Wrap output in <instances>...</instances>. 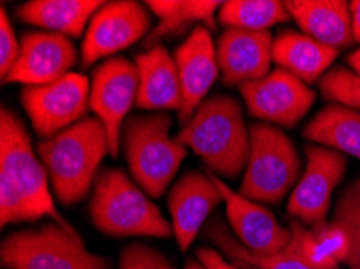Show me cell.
I'll use <instances>...</instances> for the list:
<instances>
[{
  "mask_svg": "<svg viewBox=\"0 0 360 269\" xmlns=\"http://www.w3.org/2000/svg\"><path fill=\"white\" fill-rule=\"evenodd\" d=\"M168 113L136 114L122 129L124 158L136 184L152 199H160L176 176L188 148L170 136Z\"/></svg>",
  "mask_w": 360,
  "mask_h": 269,
  "instance_id": "5b68a950",
  "label": "cell"
},
{
  "mask_svg": "<svg viewBox=\"0 0 360 269\" xmlns=\"http://www.w3.org/2000/svg\"><path fill=\"white\" fill-rule=\"evenodd\" d=\"M320 91L326 100L360 112V74L351 68L335 67L320 79Z\"/></svg>",
  "mask_w": 360,
  "mask_h": 269,
  "instance_id": "4316f807",
  "label": "cell"
},
{
  "mask_svg": "<svg viewBox=\"0 0 360 269\" xmlns=\"http://www.w3.org/2000/svg\"><path fill=\"white\" fill-rule=\"evenodd\" d=\"M347 63L354 73L360 74V48H357L356 52H352L351 55L347 57Z\"/></svg>",
  "mask_w": 360,
  "mask_h": 269,
  "instance_id": "1f68e13d",
  "label": "cell"
},
{
  "mask_svg": "<svg viewBox=\"0 0 360 269\" xmlns=\"http://www.w3.org/2000/svg\"><path fill=\"white\" fill-rule=\"evenodd\" d=\"M351 8V23H352V36L354 42H360V0L349 2Z\"/></svg>",
  "mask_w": 360,
  "mask_h": 269,
  "instance_id": "4dcf8cb0",
  "label": "cell"
},
{
  "mask_svg": "<svg viewBox=\"0 0 360 269\" xmlns=\"http://www.w3.org/2000/svg\"><path fill=\"white\" fill-rule=\"evenodd\" d=\"M304 137L314 144L360 160V112L331 103L310 119L304 128Z\"/></svg>",
  "mask_w": 360,
  "mask_h": 269,
  "instance_id": "603a6c76",
  "label": "cell"
},
{
  "mask_svg": "<svg viewBox=\"0 0 360 269\" xmlns=\"http://www.w3.org/2000/svg\"><path fill=\"white\" fill-rule=\"evenodd\" d=\"M150 16L143 4L134 0L105 2L92 16L81 47V68L133 46L149 36Z\"/></svg>",
  "mask_w": 360,
  "mask_h": 269,
  "instance_id": "8fae6325",
  "label": "cell"
},
{
  "mask_svg": "<svg viewBox=\"0 0 360 269\" xmlns=\"http://www.w3.org/2000/svg\"><path fill=\"white\" fill-rule=\"evenodd\" d=\"M205 235L212 244L220 250L221 255L230 258L234 265L241 268H255V269H341L340 268H319L312 265L304 255L297 239L291 235V242L285 250L278 254L262 255L245 249V247L233 237L230 230L223 224L218 216H214L207 223ZM292 234V232H291Z\"/></svg>",
  "mask_w": 360,
  "mask_h": 269,
  "instance_id": "7402d4cb",
  "label": "cell"
},
{
  "mask_svg": "<svg viewBox=\"0 0 360 269\" xmlns=\"http://www.w3.org/2000/svg\"><path fill=\"white\" fill-rule=\"evenodd\" d=\"M270 31L226 29L217 42V62L226 86L248 84L264 79L271 71Z\"/></svg>",
  "mask_w": 360,
  "mask_h": 269,
  "instance_id": "e0dca14e",
  "label": "cell"
},
{
  "mask_svg": "<svg viewBox=\"0 0 360 269\" xmlns=\"http://www.w3.org/2000/svg\"><path fill=\"white\" fill-rule=\"evenodd\" d=\"M223 2L215 0H193V2H172V0H150L146 2L150 12L159 18V25L146 37V47L152 48L159 46V42L167 36H174L186 31L195 23L204 25L207 29H217V8L220 10Z\"/></svg>",
  "mask_w": 360,
  "mask_h": 269,
  "instance_id": "cb8c5ba5",
  "label": "cell"
},
{
  "mask_svg": "<svg viewBox=\"0 0 360 269\" xmlns=\"http://www.w3.org/2000/svg\"><path fill=\"white\" fill-rule=\"evenodd\" d=\"M221 202L225 200L210 171H188L178 179L168 195V208L179 249L186 251L193 245L202 224Z\"/></svg>",
  "mask_w": 360,
  "mask_h": 269,
  "instance_id": "9a60e30c",
  "label": "cell"
},
{
  "mask_svg": "<svg viewBox=\"0 0 360 269\" xmlns=\"http://www.w3.org/2000/svg\"><path fill=\"white\" fill-rule=\"evenodd\" d=\"M340 51L291 29L281 31L274 39L271 57L278 68L288 71L305 84H312L328 73Z\"/></svg>",
  "mask_w": 360,
  "mask_h": 269,
  "instance_id": "ffe728a7",
  "label": "cell"
},
{
  "mask_svg": "<svg viewBox=\"0 0 360 269\" xmlns=\"http://www.w3.org/2000/svg\"><path fill=\"white\" fill-rule=\"evenodd\" d=\"M138 68L136 63L123 57L105 60L92 76L89 108L105 126L113 158L120 153L123 124L138 100Z\"/></svg>",
  "mask_w": 360,
  "mask_h": 269,
  "instance_id": "30bf717a",
  "label": "cell"
},
{
  "mask_svg": "<svg viewBox=\"0 0 360 269\" xmlns=\"http://www.w3.org/2000/svg\"><path fill=\"white\" fill-rule=\"evenodd\" d=\"M250 153L239 194L255 203L276 205L297 184L301 158L292 140L269 123L249 126Z\"/></svg>",
  "mask_w": 360,
  "mask_h": 269,
  "instance_id": "52a82bcc",
  "label": "cell"
},
{
  "mask_svg": "<svg viewBox=\"0 0 360 269\" xmlns=\"http://www.w3.org/2000/svg\"><path fill=\"white\" fill-rule=\"evenodd\" d=\"M78 60L75 44L68 36L49 31H30L21 37V53L15 68L4 82L25 86L52 84L72 73Z\"/></svg>",
  "mask_w": 360,
  "mask_h": 269,
  "instance_id": "4fadbf2b",
  "label": "cell"
},
{
  "mask_svg": "<svg viewBox=\"0 0 360 269\" xmlns=\"http://www.w3.org/2000/svg\"><path fill=\"white\" fill-rule=\"evenodd\" d=\"M139 73V92L136 105L149 112L183 108L181 82L174 58L165 47L159 46L139 53L134 60Z\"/></svg>",
  "mask_w": 360,
  "mask_h": 269,
  "instance_id": "ac0fdd59",
  "label": "cell"
},
{
  "mask_svg": "<svg viewBox=\"0 0 360 269\" xmlns=\"http://www.w3.org/2000/svg\"><path fill=\"white\" fill-rule=\"evenodd\" d=\"M288 12L302 29L331 48H346L354 44L351 8L345 0H291Z\"/></svg>",
  "mask_w": 360,
  "mask_h": 269,
  "instance_id": "d6986e66",
  "label": "cell"
},
{
  "mask_svg": "<svg viewBox=\"0 0 360 269\" xmlns=\"http://www.w3.org/2000/svg\"><path fill=\"white\" fill-rule=\"evenodd\" d=\"M44 216L65 229L73 226L60 215L49 190V174L32 150L25 123L12 110H0V224L37 221Z\"/></svg>",
  "mask_w": 360,
  "mask_h": 269,
  "instance_id": "6da1fadb",
  "label": "cell"
},
{
  "mask_svg": "<svg viewBox=\"0 0 360 269\" xmlns=\"http://www.w3.org/2000/svg\"><path fill=\"white\" fill-rule=\"evenodd\" d=\"M20 53L21 42L16 39L7 10L2 5V10H0V76H2V81L15 68V65L20 58Z\"/></svg>",
  "mask_w": 360,
  "mask_h": 269,
  "instance_id": "f1b7e54d",
  "label": "cell"
},
{
  "mask_svg": "<svg viewBox=\"0 0 360 269\" xmlns=\"http://www.w3.org/2000/svg\"><path fill=\"white\" fill-rule=\"evenodd\" d=\"M89 213L94 226L110 237L168 239L173 235L172 223L122 169L108 168L97 176Z\"/></svg>",
  "mask_w": 360,
  "mask_h": 269,
  "instance_id": "277c9868",
  "label": "cell"
},
{
  "mask_svg": "<svg viewBox=\"0 0 360 269\" xmlns=\"http://www.w3.org/2000/svg\"><path fill=\"white\" fill-rule=\"evenodd\" d=\"M89 96V81L72 71L52 84L25 86L20 100L36 133L49 139L86 118Z\"/></svg>",
  "mask_w": 360,
  "mask_h": 269,
  "instance_id": "ba28073f",
  "label": "cell"
},
{
  "mask_svg": "<svg viewBox=\"0 0 360 269\" xmlns=\"http://www.w3.org/2000/svg\"><path fill=\"white\" fill-rule=\"evenodd\" d=\"M184 269H205L200 265V261L195 258V260H188L186 265H184Z\"/></svg>",
  "mask_w": 360,
  "mask_h": 269,
  "instance_id": "d6a6232c",
  "label": "cell"
},
{
  "mask_svg": "<svg viewBox=\"0 0 360 269\" xmlns=\"http://www.w3.org/2000/svg\"><path fill=\"white\" fill-rule=\"evenodd\" d=\"M173 58L178 68L183 94V108L178 113V119L186 124L205 100V96L209 94L220 73L217 47L210 29L205 26L195 27L188 39L174 51Z\"/></svg>",
  "mask_w": 360,
  "mask_h": 269,
  "instance_id": "2e32d148",
  "label": "cell"
},
{
  "mask_svg": "<svg viewBox=\"0 0 360 269\" xmlns=\"http://www.w3.org/2000/svg\"><path fill=\"white\" fill-rule=\"evenodd\" d=\"M212 178L226 203V216L233 232L245 249L262 255L278 254L286 249L291 242V228L281 226L274 213L234 192L214 173Z\"/></svg>",
  "mask_w": 360,
  "mask_h": 269,
  "instance_id": "5bb4252c",
  "label": "cell"
},
{
  "mask_svg": "<svg viewBox=\"0 0 360 269\" xmlns=\"http://www.w3.org/2000/svg\"><path fill=\"white\" fill-rule=\"evenodd\" d=\"M195 258L205 269H244L238 265H233V263H228L220 251L210 249V247H199L195 250Z\"/></svg>",
  "mask_w": 360,
  "mask_h": 269,
  "instance_id": "f546056e",
  "label": "cell"
},
{
  "mask_svg": "<svg viewBox=\"0 0 360 269\" xmlns=\"http://www.w3.org/2000/svg\"><path fill=\"white\" fill-rule=\"evenodd\" d=\"M103 4L99 0H31L16 8V18L49 32L79 37Z\"/></svg>",
  "mask_w": 360,
  "mask_h": 269,
  "instance_id": "44dd1931",
  "label": "cell"
},
{
  "mask_svg": "<svg viewBox=\"0 0 360 269\" xmlns=\"http://www.w3.org/2000/svg\"><path fill=\"white\" fill-rule=\"evenodd\" d=\"M53 194L62 205L84 199L97 179L103 157L110 153L108 134L97 117H86L37 144Z\"/></svg>",
  "mask_w": 360,
  "mask_h": 269,
  "instance_id": "3957f363",
  "label": "cell"
},
{
  "mask_svg": "<svg viewBox=\"0 0 360 269\" xmlns=\"http://www.w3.org/2000/svg\"><path fill=\"white\" fill-rule=\"evenodd\" d=\"M250 117L269 124L292 128L307 114L315 92L296 76L276 68L264 79L239 87Z\"/></svg>",
  "mask_w": 360,
  "mask_h": 269,
  "instance_id": "7c38bea8",
  "label": "cell"
},
{
  "mask_svg": "<svg viewBox=\"0 0 360 269\" xmlns=\"http://www.w3.org/2000/svg\"><path fill=\"white\" fill-rule=\"evenodd\" d=\"M333 221L340 224L349 235L351 247L346 265L349 269H360V178L341 192L335 205Z\"/></svg>",
  "mask_w": 360,
  "mask_h": 269,
  "instance_id": "484cf974",
  "label": "cell"
},
{
  "mask_svg": "<svg viewBox=\"0 0 360 269\" xmlns=\"http://www.w3.org/2000/svg\"><path fill=\"white\" fill-rule=\"evenodd\" d=\"M118 269H176L173 263L157 249L144 244L124 247L120 255Z\"/></svg>",
  "mask_w": 360,
  "mask_h": 269,
  "instance_id": "83f0119b",
  "label": "cell"
},
{
  "mask_svg": "<svg viewBox=\"0 0 360 269\" xmlns=\"http://www.w3.org/2000/svg\"><path fill=\"white\" fill-rule=\"evenodd\" d=\"M174 139L200 157L218 178L236 179L248 166L250 133L241 103L231 96L205 98Z\"/></svg>",
  "mask_w": 360,
  "mask_h": 269,
  "instance_id": "7a4b0ae2",
  "label": "cell"
},
{
  "mask_svg": "<svg viewBox=\"0 0 360 269\" xmlns=\"http://www.w3.org/2000/svg\"><path fill=\"white\" fill-rule=\"evenodd\" d=\"M307 166L288 200V215L304 226L326 223L331 195L345 178L347 160L342 153L321 145L305 147Z\"/></svg>",
  "mask_w": 360,
  "mask_h": 269,
  "instance_id": "9c48e42d",
  "label": "cell"
},
{
  "mask_svg": "<svg viewBox=\"0 0 360 269\" xmlns=\"http://www.w3.org/2000/svg\"><path fill=\"white\" fill-rule=\"evenodd\" d=\"M291 20L286 2L278 0H230L218 10V21L226 29L269 31L271 26Z\"/></svg>",
  "mask_w": 360,
  "mask_h": 269,
  "instance_id": "d4e9b609",
  "label": "cell"
},
{
  "mask_svg": "<svg viewBox=\"0 0 360 269\" xmlns=\"http://www.w3.org/2000/svg\"><path fill=\"white\" fill-rule=\"evenodd\" d=\"M0 260L5 269H112L108 258L86 249L76 230L57 223L7 235Z\"/></svg>",
  "mask_w": 360,
  "mask_h": 269,
  "instance_id": "8992f818",
  "label": "cell"
}]
</instances>
